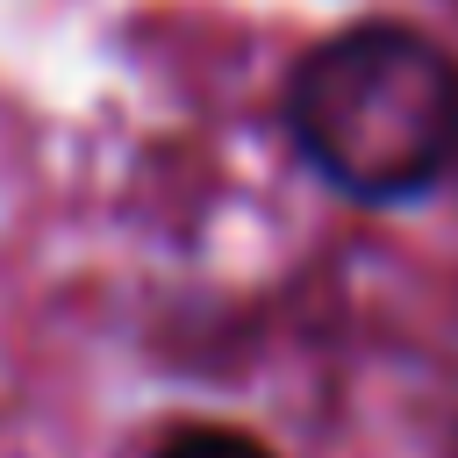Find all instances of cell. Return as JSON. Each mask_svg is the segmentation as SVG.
I'll list each match as a JSON object with an SVG mask.
<instances>
[{"label": "cell", "instance_id": "2", "mask_svg": "<svg viewBox=\"0 0 458 458\" xmlns=\"http://www.w3.org/2000/svg\"><path fill=\"white\" fill-rule=\"evenodd\" d=\"M150 458H272L258 437H243V429H222V422H208V429H179V437H165Z\"/></svg>", "mask_w": 458, "mask_h": 458}, {"label": "cell", "instance_id": "1", "mask_svg": "<svg viewBox=\"0 0 458 458\" xmlns=\"http://www.w3.org/2000/svg\"><path fill=\"white\" fill-rule=\"evenodd\" d=\"M286 129L336 193L415 200L458 157V57L408 21H351L293 64Z\"/></svg>", "mask_w": 458, "mask_h": 458}]
</instances>
